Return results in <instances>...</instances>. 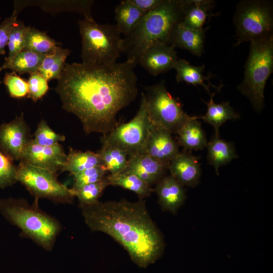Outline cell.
<instances>
[{
    "mask_svg": "<svg viewBox=\"0 0 273 273\" xmlns=\"http://www.w3.org/2000/svg\"><path fill=\"white\" fill-rule=\"evenodd\" d=\"M136 66L128 60L103 65L66 63L55 89L63 109L78 118L86 134L108 133L118 124L119 112L137 97Z\"/></svg>",
    "mask_w": 273,
    "mask_h": 273,
    "instance_id": "6da1fadb",
    "label": "cell"
},
{
    "mask_svg": "<svg viewBox=\"0 0 273 273\" xmlns=\"http://www.w3.org/2000/svg\"><path fill=\"white\" fill-rule=\"evenodd\" d=\"M81 210L85 224L92 231L112 237L140 267H147L162 255L163 237L144 200L134 202L125 199L104 202L99 200Z\"/></svg>",
    "mask_w": 273,
    "mask_h": 273,
    "instance_id": "7a4b0ae2",
    "label": "cell"
},
{
    "mask_svg": "<svg viewBox=\"0 0 273 273\" xmlns=\"http://www.w3.org/2000/svg\"><path fill=\"white\" fill-rule=\"evenodd\" d=\"M185 0H163L149 12L131 32L122 38V53L136 65L143 53L151 46L161 43L170 44L176 27L184 16Z\"/></svg>",
    "mask_w": 273,
    "mask_h": 273,
    "instance_id": "3957f363",
    "label": "cell"
},
{
    "mask_svg": "<svg viewBox=\"0 0 273 273\" xmlns=\"http://www.w3.org/2000/svg\"><path fill=\"white\" fill-rule=\"evenodd\" d=\"M35 198L30 205L24 199L9 198L0 200V212L22 236L30 239L47 251H51L62 230V225L55 217L42 211Z\"/></svg>",
    "mask_w": 273,
    "mask_h": 273,
    "instance_id": "277c9868",
    "label": "cell"
},
{
    "mask_svg": "<svg viewBox=\"0 0 273 273\" xmlns=\"http://www.w3.org/2000/svg\"><path fill=\"white\" fill-rule=\"evenodd\" d=\"M81 37L82 63L103 65L116 62L122 53V38L115 25L100 24L93 18L78 22Z\"/></svg>",
    "mask_w": 273,
    "mask_h": 273,
    "instance_id": "5b68a950",
    "label": "cell"
},
{
    "mask_svg": "<svg viewBox=\"0 0 273 273\" xmlns=\"http://www.w3.org/2000/svg\"><path fill=\"white\" fill-rule=\"evenodd\" d=\"M244 68V79L238 89L249 100L255 111L260 112L264 107L265 84L273 71V37L250 42Z\"/></svg>",
    "mask_w": 273,
    "mask_h": 273,
    "instance_id": "8992f818",
    "label": "cell"
},
{
    "mask_svg": "<svg viewBox=\"0 0 273 273\" xmlns=\"http://www.w3.org/2000/svg\"><path fill=\"white\" fill-rule=\"evenodd\" d=\"M233 20L237 38L235 46L272 37V1H240L236 5Z\"/></svg>",
    "mask_w": 273,
    "mask_h": 273,
    "instance_id": "52a82bcc",
    "label": "cell"
},
{
    "mask_svg": "<svg viewBox=\"0 0 273 273\" xmlns=\"http://www.w3.org/2000/svg\"><path fill=\"white\" fill-rule=\"evenodd\" d=\"M151 126L145 95L142 93L140 106L130 121L118 124L101 138L102 145L116 147L125 151L128 157L146 152V145Z\"/></svg>",
    "mask_w": 273,
    "mask_h": 273,
    "instance_id": "ba28073f",
    "label": "cell"
},
{
    "mask_svg": "<svg viewBox=\"0 0 273 273\" xmlns=\"http://www.w3.org/2000/svg\"><path fill=\"white\" fill-rule=\"evenodd\" d=\"M145 94L149 117L151 123L172 133L178 129L189 118L181 103L167 90L165 81L145 88Z\"/></svg>",
    "mask_w": 273,
    "mask_h": 273,
    "instance_id": "9c48e42d",
    "label": "cell"
},
{
    "mask_svg": "<svg viewBox=\"0 0 273 273\" xmlns=\"http://www.w3.org/2000/svg\"><path fill=\"white\" fill-rule=\"evenodd\" d=\"M16 178L36 199L45 198L54 202L71 204L75 197L71 189L60 183L57 174L20 161Z\"/></svg>",
    "mask_w": 273,
    "mask_h": 273,
    "instance_id": "30bf717a",
    "label": "cell"
},
{
    "mask_svg": "<svg viewBox=\"0 0 273 273\" xmlns=\"http://www.w3.org/2000/svg\"><path fill=\"white\" fill-rule=\"evenodd\" d=\"M32 139L23 112L11 122L0 125V150L13 161L20 160Z\"/></svg>",
    "mask_w": 273,
    "mask_h": 273,
    "instance_id": "8fae6325",
    "label": "cell"
},
{
    "mask_svg": "<svg viewBox=\"0 0 273 273\" xmlns=\"http://www.w3.org/2000/svg\"><path fill=\"white\" fill-rule=\"evenodd\" d=\"M67 155L60 144L52 146H43L32 139L22 155L20 161L47 170L57 174L62 172Z\"/></svg>",
    "mask_w": 273,
    "mask_h": 273,
    "instance_id": "7c38bea8",
    "label": "cell"
},
{
    "mask_svg": "<svg viewBox=\"0 0 273 273\" xmlns=\"http://www.w3.org/2000/svg\"><path fill=\"white\" fill-rule=\"evenodd\" d=\"M178 59L173 46L157 43L146 50L141 56L139 64L150 74L156 76L173 68Z\"/></svg>",
    "mask_w": 273,
    "mask_h": 273,
    "instance_id": "4fadbf2b",
    "label": "cell"
},
{
    "mask_svg": "<svg viewBox=\"0 0 273 273\" xmlns=\"http://www.w3.org/2000/svg\"><path fill=\"white\" fill-rule=\"evenodd\" d=\"M178 148L179 145L169 131L151 123L146 145V153L169 165L171 160L180 152Z\"/></svg>",
    "mask_w": 273,
    "mask_h": 273,
    "instance_id": "5bb4252c",
    "label": "cell"
},
{
    "mask_svg": "<svg viewBox=\"0 0 273 273\" xmlns=\"http://www.w3.org/2000/svg\"><path fill=\"white\" fill-rule=\"evenodd\" d=\"M168 166L144 152L128 157L123 172L136 175L151 186L165 176Z\"/></svg>",
    "mask_w": 273,
    "mask_h": 273,
    "instance_id": "9a60e30c",
    "label": "cell"
},
{
    "mask_svg": "<svg viewBox=\"0 0 273 273\" xmlns=\"http://www.w3.org/2000/svg\"><path fill=\"white\" fill-rule=\"evenodd\" d=\"M168 169L183 186L195 187L199 182L201 171L198 159L186 150L171 160Z\"/></svg>",
    "mask_w": 273,
    "mask_h": 273,
    "instance_id": "2e32d148",
    "label": "cell"
},
{
    "mask_svg": "<svg viewBox=\"0 0 273 273\" xmlns=\"http://www.w3.org/2000/svg\"><path fill=\"white\" fill-rule=\"evenodd\" d=\"M93 1H15L14 11L19 13L26 7L36 6L43 11L56 13L66 11L82 14L84 18H93L91 9Z\"/></svg>",
    "mask_w": 273,
    "mask_h": 273,
    "instance_id": "e0dca14e",
    "label": "cell"
},
{
    "mask_svg": "<svg viewBox=\"0 0 273 273\" xmlns=\"http://www.w3.org/2000/svg\"><path fill=\"white\" fill-rule=\"evenodd\" d=\"M154 192L162 209L174 214L186 199L184 186L171 175L164 176L159 180Z\"/></svg>",
    "mask_w": 273,
    "mask_h": 273,
    "instance_id": "ac0fdd59",
    "label": "cell"
},
{
    "mask_svg": "<svg viewBox=\"0 0 273 273\" xmlns=\"http://www.w3.org/2000/svg\"><path fill=\"white\" fill-rule=\"evenodd\" d=\"M209 27L193 30L179 24L174 30L170 44L185 49L194 55L200 57L204 52L205 33Z\"/></svg>",
    "mask_w": 273,
    "mask_h": 273,
    "instance_id": "d6986e66",
    "label": "cell"
},
{
    "mask_svg": "<svg viewBox=\"0 0 273 273\" xmlns=\"http://www.w3.org/2000/svg\"><path fill=\"white\" fill-rule=\"evenodd\" d=\"M176 134L178 144L186 151H198L207 147L205 133L195 116H190Z\"/></svg>",
    "mask_w": 273,
    "mask_h": 273,
    "instance_id": "ffe728a7",
    "label": "cell"
},
{
    "mask_svg": "<svg viewBox=\"0 0 273 273\" xmlns=\"http://www.w3.org/2000/svg\"><path fill=\"white\" fill-rule=\"evenodd\" d=\"M214 3L210 0H185L184 16L180 24L193 30L203 28L207 18L214 15L211 13Z\"/></svg>",
    "mask_w": 273,
    "mask_h": 273,
    "instance_id": "44dd1931",
    "label": "cell"
},
{
    "mask_svg": "<svg viewBox=\"0 0 273 273\" xmlns=\"http://www.w3.org/2000/svg\"><path fill=\"white\" fill-rule=\"evenodd\" d=\"M210 95L209 102L202 100L207 106L206 114L203 116H195L197 119H202L204 121L211 125L215 130V136H219L220 126L225 121L229 120H236L240 118V115L230 106L229 102L215 103L213 97L218 91Z\"/></svg>",
    "mask_w": 273,
    "mask_h": 273,
    "instance_id": "7402d4cb",
    "label": "cell"
},
{
    "mask_svg": "<svg viewBox=\"0 0 273 273\" xmlns=\"http://www.w3.org/2000/svg\"><path fill=\"white\" fill-rule=\"evenodd\" d=\"M114 11L115 25L119 32L125 36L131 32L148 13L139 9L130 0L121 1Z\"/></svg>",
    "mask_w": 273,
    "mask_h": 273,
    "instance_id": "603a6c76",
    "label": "cell"
},
{
    "mask_svg": "<svg viewBox=\"0 0 273 273\" xmlns=\"http://www.w3.org/2000/svg\"><path fill=\"white\" fill-rule=\"evenodd\" d=\"M205 65L193 66L187 61L178 59L176 61L173 68L176 70V80L178 83L185 82L188 84L194 85H200L203 86L204 89L210 95V86L217 89H220L223 85L221 84L219 86H216L212 84H206L204 81H209L211 75L205 77L203 74Z\"/></svg>",
    "mask_w": 273,
    "mask_h": 273,
    "instance_id": "cb8c5ba5",
    "label": "cell"
},
{
    "mask_svg": "<svg viewBox=\"0 0 273 273\" xmlns=\"http://www.w3.org/2000/svg\"><path fill=\"white\" fill-rule=\"evenodd\" d=\"M103 165L98 153L90 151H81L69 148L62 172L68 171L73 176L87 169Z\"/></svg>",
    "mask_w": 273,
    "mask_h": 273,
    "instance_id": "d4e9b609",
    "label": "cell"
},
{
    "mask_svg": "<svg viewBox=\"0 0 273 273\" xmlns=\"http://www.w3.org/2000/svg\"><path fill=\"white\" fill-rule=\"evenodd\" d=\"M207 159L209 163L213 166L218 174L219 168L238 158L234 144L215 136L207 143Z\"/></svg>",
    "mask_w": 273,
    "mask_h": 273,
    "instance_id": "484cf974",
    "label": "cell"
},
{
    "mask_svg": "<svg viewBox=\"0 0 273 273\" xmlns=\"http://www.w3.org/2000/svg\"><path fill=\"white\" fill-rule=\"evenodd\" d=\"M46 56L23 49L9 61L5 60L3 69H9L20 75L37 72Z\"/></svg>",
    "mask_w": 273,
    "mask_h": 273,
    "instance_id": "4316f807",
    "label": "cell"
},
{
    "mask_svg": "<svg viewBox=\"0 0 273 273\" xmlns=\"http://www.w3.org/2000/svg\"><path fill=\"white\" fill-rule=\"evenodd\" d=\"M107 177L110 186H118L132 191L138 195L139 200H144L154 192L151 186L132 173L122 172L115 175L109 174Z\"/></svg>",
    "mask_w": 273,
    "mask_h": 273,
    "instance_id": "83f0119b",
    "label": "cell"
},
{
    "mask_svg": "<svg viewBox=\"0 0 273 273\" xmlns=\"http://www.w3.org/2000/svg\"><path fill=\"white\" fill-rule=\"evenodd\" d=\"M70 52L68 49L58 46L53 53L45 56L37 71L48 81L52 79L58 80Z\"/></svg>",
    "mask_w": 273,
    "mask_h": 273,
    "instance_id": "f1b7e54d",
    "label": "cell"
},
{
    "mask_svg": "<svg viewBox=\"0 0 273 273\" xmlns=\"http://www.w3.org/2000/svg\"><path fill=\"white\" fill-rule=\"evenodd\" d=\"M61 44V42L49 36L47 32L29 26L26 35L24 49L37 54L46 56L53 53L57 47Z\"/></svg>",
    "mask_w": 273,
    "mask_h": 273,
    "instance_id": "f546056e",
    "label": "cell"
},
{
    "mask_svg": "<svg viewBox=\"0 0 273 273\" xmlns=\"http://www.w3.org/2000/svg\"><path fill=\"white\" fill-rule=\"evenodd\" d=\"M103 161V166L111 175L123 172L128 162V155L123 150L113 146L102 145L97 152Z\"/></svg>",
    "mask_w": 273,
    "mask_h": 273,
    "instance_id": "4dcf8cb0",
    "label": "cell"
},
{
    "mask_svg": "<svg viewBox=\"0 0 273 273\" xmlns=\"http://www.w3.org/2000/svg\"><path fill=\"white\" fill-rule=\"evenodd\" d=\"M110 186L107 176L101 180L85 185L74 192L75 197L78 199L79 207L92 204L98 201L106 188Z\"/></svg>",
    "mask_w": 273,
    "mask_h": 273,
    "instance_id": "1f68e13d",
    "label": "cell"
},
{
    "mask_svg": "<svg viewBox=\"0 0 273 273\" xmlns=\"http://www.w3.org/2000/svg\"><path fill=\"white\" fill-rule=\"evenodd\" d=\"M29 26L24 25L23 22L17 20L12 27L9 40L8 47L9 55L5 60L9 61L25 48V37Z\"/></svg>",
    "mask_w": 273,
    "mask_h": 273,
    "instance_id": "d6a6232c",
    "label": "cell"
},
{
    "mask_svg": "<svg viewBox=\"0 0 273 273\" xmlns=\"http://www.w3.org/2000/svg\"><path fill=\"white\" fill-rule=\"evenodd\" d=\"M64 135L56 133L43 119L38 123L34 133V141L43 146H52L65 140Z\"/></svg>",
    "mask_w": 273,
    "mask_h": 273,
    "instance_id": "836d02e7",
    "label": "cell"
},
{
    "mask_svg": "<svg viewBox=\"0 0 273 273\" xmlns=\"http://www.w3.org/2000/svg\"><path fill=\"white\" fill-rule=\"evenodd\" d=\"M107 171L103 165L95 166L73 175V192L83 186L98 181L104 177Z\"/></svg>",
    "mask_w": 273,
    "mask_h": 273,
    "instance_id": "e575fe53",
    "label": "cell"
},
{
    "mask_svg": "<svg viewBox=\"0 0 273 273\" xmlns=\"http://www.w3.org/2000/svg\"><path fill=\"white\" fill-rule=\"evenodd\" d=\"M4 83L11 97L20 99L28 96L27 81L20 77L16 73H6L4 78Z\"/></svg>",
    "mask_w": 273,
    "mask_h": 273,
    "instance_id": "d590c367",
    "label": "cell"
},
{
    "mask_svg": "<svg viewBox=\"0 0 273 273\" xmlns=\"http://www.w3.org/2000/svg\"><path fill=\"white\" fill-rule=\"evenodd\" d=\"M17 166L0 150V189L10 187L16 182Z\"/></svg>",
    "mask_w": 273,
    "mask_h": 273,
    "instance_id": "8d00e7d4",
    "label": "cell"
},
{
    "mask_svg": "<svg viewBox=\"0 0 273 273\" xmlns=\"http://www.w3.org/2000/svg\"><path fill=\"white\" fill-rule=\"evenodd\" d=\"M27 97L36 102L41 99L49 89L48 81L38 71L30 74Z\"/></svg>",
    "mask_w": 273,
    "mask_h": 273,
    "instance_id": "74e56055",
    "label": "cell"
},
{
    "mask_svg": "<svg viewBox=\"0 0 273 273\" xmlns=\"http://www.w3.org/2000/svg\"><path fill=\"white\" fill-rule=\"evenodd\" d=\"M18 15L13 12L11 16L5 18L0 24V55L6 53L5 48L8 44L11 29L17 21Z\"/></svg>",
    "mask_w": 273,
    "mask_h": 273,
    "instance_id": "f35d334b",
    "label": "cell"
},
{
    "mask_svg": "<svg viewBox=\"0 0 273 273\" xmlns=\"http://www.w3.org/2000/svg\"><path fill=\"white\" fill-rule=\"evenodd\" d=\"M141 10L149 12L157 8L163 0H130Z\"/></svg>",
    "mask_w": 273,
    "mask_h": 273,
    "instance_id": "ab89813d",
    "label": "cell"
},
{
    "mask_svg": "<svg viewBox=\"0 0 273 273\" xmlns=\"http://www.w3.org/2000/svg\"><path fill=\"white\" fill-rule=\"evenodd\" d=\"M2 70H3V69L2 67V66H1V67H0V72H1ZM1 83H2V81H1V78H0V84H1Z\"/></svg>",
    "mask_w": 273,
    "mask_h": 273,
    "instance_id": "60d3db41",
    "label": "cell"
}]
</instances>
